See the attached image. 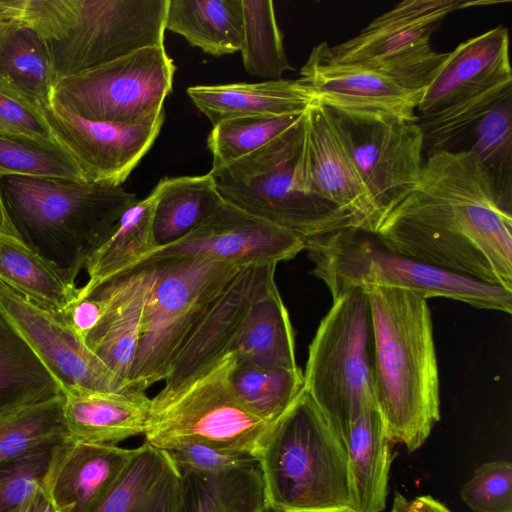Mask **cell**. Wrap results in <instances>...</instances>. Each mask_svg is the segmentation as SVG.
<instances>
[{
  "mask_svg": "<svg viewBox=\"0 0 512 512\" xmlns=\"http://www.w3.org/2000/svg\"><path fill=\"white\" fill-rule=\"evenodd\" d=\"M312 274L332 299L354 288L394 287L426 299L444 297L475 308L512 312V291L471 280L393 252L371 233L347 228L305 241Z\"/></svg>",
  "mask_w": 512,
  "mask_h": 512,
  "instance_id": "obj_6",
  "label": "cell"
},
{
  "mask_svg": "<svg viewBox=\"0 0 512 512\" xmlns=\"http://www.w3.org/2000/svg\"><path fill=\"white\" fill-rule=\"evenodd\" d=\"M9 175L85 182L74 159L58 142L0 131V177Z\"/></svg>",
  "mask_w": 512,
  "mask_h": 512,
  "instance_id": "obj_39",
  "label": "cell"
},
{
  "mask_svg": "<svg viewBox=\"0 0 512 512\" xmlns=\"http://www.w3.org/2000/svg\"><path fill=\"white\" fill-rule=\"evenodd\" d=\"M299 80L317 101L342 117L357 121L391 118L417 120L422 91H412L361 65L335 61L329 45L315 46L300 70Z\"/></svg>",
  "mask_w": 512,
  "mask_h": 512,
  "instance_id": "obj_16",
  "label": "cell"
},
{
  "mask_svg": "<svg viewBox=\"0 0 512 512\" xmlns=\"http://www.w3.org/2000/svg\"><path fill=\"white\" fill-rule=\"evenodd\" d=\"M181 473L177 512H263V483L258 466L218 475Z\"/></svg>",
  "mask_w": 512,
  "mask_h": 512,
  "instance_id": "obj_32",
  "label": "cell"
},
{
  "mask_svg": "<svg viewBox=\"0 0 512 512\" xmlns=\"http://www.w3.org/2000/svg\"><path fill=\"white\" fill-rule=\"evenodd\" d=\"M304 249L302 238L224 200L194 230L156 248L144 261L207 257L256 266L291 260Z\"/></svg>",
  "mask_w": 512,
  "mask_h": 512,
  "instance_id": "obj_14",
  "label": "cell"
},
{
  "mask_svg": "<svg viewBox=\"0 0 512 512\" xmlns=\"http://www.w3.org/2000/svg\"><path fill=\"white\" fill-rule=\"evenodd\" d=\"M159 191L155 187L144 199L137 200L121 216L107 239L86 262V284L78 288L82 298L104 282L143 262L156 248L153 214Z\"/></svg>",
  "mask_w": 512,
  "mask_h": 512,
  "instance_id": "obj_27",
  "label": "cell"
},
{
  "mask_svg": "<svg viewBox=\"0 0 512 512\" xmlns=\"http://www.w3.org/2000/svg\"><path fill=\"white\" fill-rule=\"evenodd\" d=\"M0 282L57 314L78 293L77 287L68 285L36 252L11 234L0 235Z\"/></svg>",
  "mask_w": 512,
  "mask_h": 512,
  "instance_id": "obj_33",
  "label": "cell"
},
{
  "mask_svg": "<svg viewBox=\"0 0 512 512\" xmlns=\"http://www.w3.org/2000/svg\"><path fill=\"white\" fill-rule=\"evenodd\" d=\"M151 398L144 391L63 394L68 438L83 443L117 445L144 434Z\"/></svg>",
  "mask_w": 512,
  "mask_h": 512,
  "instance_id": "obj_23",
  "label": "cell"
},
{
  "mask_svg": "<svg viewBox=\"0 0 512 512\" xmlns=\"http://www.w3.org/2000/svg\"><path fill=\"white\" fill-rule=\"evenodd\" d=\"M512 95V78H506L466 93L438 111L418 116L429 153L449 146L471 132L493 106Z\"/></svg>",
  "mask_w": 512,
  "mask_h": 512,
  "instance_id": "obj_37",
  "label": "cell"
},
{
  "mask_svg": "<svg viewBox=\"0 0 512 512\" xmlns=\"http://www.w3.org/2000/svg\"><path fill=\"white\" fill-rule=\"evenodd\" d=\"M0 191L15 235L72 287L138 200L121 186L62 178L3 176Z\"/></svg>",
  "mask_w": 512,
  "mask_h": 512,
  "instance_id": "obj_3",
  "label": "cell"
},
{
  "mask_svg": "<svg viewBox=\"0 0 512 512\" xmlns=\"http://www.w3.org/2000/svg\"><path fill=\"white\" fill-rule=\"evenodd\" d=\"M438 25L429 22L365 27L357 36L329 46V52L337 62L364 66L406 89L424 92L448 56L430 45Z\"/></svg>",
  "mask_w": 512,
  "mask_h": 512,
  "instance_id": "obj_18",
  "label": "cell"
},
{
  "mask_svg": "<svg viewBox=\"0 0 512 512\" xmlns=\"http://www.w3.org/2000/svg\"><path fill=\"white\" fill-rule=\"evenodd\" d=\"M377 409L391 443L419 449L440 420L439 370L427 299L411 290L370 286Z\"/></svg>",
  "mask_w": 512,
  "mask_h": 512,
  "instance_id": "obj_2",
  "label": "cell"
},
{
  "mask_svg": "<svg viewBox=\"0 0 512 512\" xmlns=\"http://www.w3.org/2000/svg\"><path fill=\"white\" fill-rule=\"evenodd\" d=\"M276 267L247 266L230 281L183 346L164 388L186 382L233 351L255 299Z\"/></svg>",
  "mask_w": 512,
  "mask_h": 512,
  "instance_id": "obj_19",
  "label": "cell"
},
{
  "mask_svg": "<svg viewBox=\"0 0 512 512\" xmlns=\"http://www.w3.org/2000/svg\"><path fill=\"white\" fill-rule=\"evenodd\" d=\"M181 473L167 451L146 442L91 512H177Z\"/></svg>",
  "mask_w": 512,
  "mask_h": 512,
  "instance_id": "obj_25",
  "label": "cell"
},
{
  "mask_svg": "<svg viewBox=\"0 0 512 512\" xmlns=\"http://www.w3.org/2000/svg\"><path fill=\"white\" fill-rule=\"evenodd\" d=\"M0 315L25 341L64 395L133 389L57 313L0 282Z\"/></svg>",
  "mask_w": 512,
  "mask_h": 512,
  "instance_id": "obj_12",
  "label": "cell"
},
{
  "mask_svg": "<svg viewBox=\"0 0 512 512\" xmlns=\"http://www.w3.org/2000/svg\"><path fill=\"white\" fill-rule=\"evenodd\" d=\"M15 512H57V510L42 490L24 502Z\"/></svg>",
  "mask_w": 512,
  "mask_h": 512,
  "instance_id": "obj_48",
  "label": "cell"
},
{
  "mask_svg": "<svg viewBox=\"0 0 512 512\" xmlns=\"http://www.w3.org/2000/svg\"><path fill=\"white\" fill-rule=\"evenodd\" d=\"M136 451L66 438L51 448L43 491L57 512H91Z\"/></svg>",
  "mask_w": 512,
  "mask_h": 512,
  "instance_id": "obj_21",
  "label": "cell"
},
{
  "mask_svg": "<svg viewBox=\"0 0 512 512\" xmlns=\"http://www.w3.org/2000/svg\"><path fill=\"white\" fill-rule=\"evenodd\" d=\"M168 0H27L22 20L44 40L56 81L164 45Z\"/></svg>",
  "mask_w": 512,
  "mask_h": 512,
  "instance_id": "obj_5",
  "label": "cell"
},
{
  "mask_svg": "<svg viewBox=\"0 0 512 512\" xmlns=\"http://www.w3.org/2000/svg\"><path fill=\"white\" fill-rule=\"evenodd\" d=\"M165 29L220 57L241 50L242 0H168Z\"/></svg>",
  "mask_w": 512,
  "mask_h": 512,
  "instance_id": "obj_30",
  "label": "cell"
},
{
  "mask_svg": "<svg viewBox=\"0 0 512 512\" xmlns=\"http://www.w3.org/2000/svg\"><path fill=\"white\" fill-rule=\"evenodd\" d=\"M258 468L271 512H356L346 444L304 387L272 425Z\"/></svg>",
  "mask_w": 512,
  "mask_h": 512,
  "instance_id": "obj_4",
  "label": "cell"
},
{
  "mask_svg": "<svg viewBox=\"0 0 512 512\" xmlns=\"http://www.w3.org/2000/svg\"><path fill=\"white\" fill-rule=\"evenodd\" d=\"M52 447L40 448L0 464V512H15L43 490V478Z\"/></svg>",
  "mask_w": 512,
  "mask_h": 512,
  "instance_id": "obj_42",
  "label": "cell"
},
{
  "mask_svg": "<svg viewBox=\"0 0 512 512\" xmlns=\"http://www.w3.org/2000/svg\"><path fill=\"white\" fill-rule=\"evenodd\" d=\"M142 263L152 264L155 273L129 384L145 392L166 379L214 301L247 266L207 257Z\"/></svg>",
  "mask_w": 512,
  "mask_h": 512,
  "instance_id": "obj_10",
  "label": "cell"
},
{
  "mask_svg": "<svg viewBox=\"0 0 512 512\" xmlns=\"http://www.w3.org/2000/svg\"><path fill=\"white\" fill-rule=\"evenodd\" d=\"M243 42L241 47L245 70L269 80L282 79L284 72L293 70L283 46L273 2L242 0Z\"/></svg>",
  "mask_w": 512,
  "mask_h": 512,
  "instance_id": "obj_38",
  "label": "cell"
},
{
  "mask_svg": "<svg viewBox=\"0 0 512 512\" xmlns=\"http://www.w3.org/2000/svg\"><path fill=\"white\" fill-rule=\"evenodd\" d=\"M187 94L213 126L232 118L298 114L316 100L299 79L190 86Z\"/></svg>",
  "mask_w": 512,
  "mask_h": 512,
  "instance_id": "obj_24",
  "label": "cell"
},
{
  "mask_svg": "<svg viewBox=\"0 0 512 512\" xmlns=\"http://www.w3.org/2000/svg\"><path fill=\"white\" fill-rule=\"evenodd\" d=\"M390 512H452L442 502L430 495L408 499L398 491L394 493Z\"/></svg>",
  "mask_w": 512,
  "mask_h": 512,
  "instance_id": "obj_47",
  "label": "cell"
},
{
  "mask_svg": "<svg viewBox=\"0 0 512 512\" xmlns=\"http://www.w3.org/2000/svg\"><path fill=\"white\" fill-rule=\"evenodd\" d=\"M237 399L254 415L273 424L304 387L300 368H268L236 363L230 373Z\"/></svg>",
  "mask_w": 512,
  "mask_h": 512,
  "instance_id": "obj_36",
  "label": "cell"
},
{
  "mask_svg": "<svg viewBox=\"0 0 512 512\" xmlns=\"http://www.w3.org/2000/svg\"><path fill=\"white\" fill-rule=\"evenodd\" d=\"M104 311L100 299L88 296L75 299L59 314L67 324L83 339L97 326Z\"/></svg>",
  "mask_w": 512,
  "mask_h": 512,
  "instance_id": "obj_46",
  "label": "cell"
},
{
  "mask_svg": "<svg viewBox=\"0 0 512 512\" xmlns=\"http://www.w3.org/2000/svg\"><path fill=\"white\" fill-rule=\"evenodd\" d=\"M175 70L164 45L146 47L59 80L52 100L90 121L152 122L165 114Z\"/></svg>",
  "mask_w": 512,
  "mask_h": 512,
  "instance_id": "obj_11",
  "label": "cell"
},
{
  "mask_svg": "<svg viewBox=\"0 0 512 512\" xmlns=\"http://www.w3.org/2000/svg\"><path fill=\"white\" fill-rule=\"evenodd\" d=\"M27 0H0V23L20 20L24 16Z\"/></svg>",
  "mask_w": 512,
  "mask_h": 512,
  "instance_id": "obj_49",
  "label": "cell"
},
{
  "mask_svg": "<svg viewBox=\"0 0 512 512\" xmlns=\"http://www.w3.org/2000/svg\"><path fill=\"white\" fill-rule=\"evenodd\" d=\"M68 438L63 394L0 413V464Z\"/></svg>",
  "mask_w": 512,
  "mask_h": 512,
  "instance_id": "obj_35",
  "label": "cell"
},
{
  "mask_svg": "<svg viewBox=\"0 0 512 512\" xmlns=\"http://www.w3.org/2000/svg\"><path fill=\"white\" fill-rule=\"evenodd\" d=\"M305 114L255 115L224 120L213 126L207 138L212 167L225 165L270 142Z\"/></svg>",
  "mask_w": 512,
  "mask_h": 512,
  "instance_id": "obj_40",
  "label": "cell"
},
{
  "mask_svg": "<svg viewBox=\"0 0 512 512\" xmlns=\"http://www.w3.org/2000/svg\"><path fill=\"white\" fill-rule=\"evenodd\" d=\"M0 131L56 141L42 107L2 85H0Z\"/></svg>",
  "mask_w": 512,
  "mask_h": 512,
  "instance_id": "obj_45",
  "label": "cell"
},
{
  "mask_svg": "<svg viewBox=\"0 0 512 512\" xmlns=\"http://www.w3.org/2000/svg\"><path fill=\"white\" fill-rule=\"evenodd\" d=\"M303 378L304 390L344 442L355 421L377 408L372 323L364 288L333 299L309 345Z\"/></svg>",
  "mask_w": 512,
  "mask_h": 512,
  "instance_id": "obj_8",
  "label": "cell"
},
{
  "mask_svg": "<svg viewBox=\"0 0 512 512\" xmlns=\"http://www.w3.org/2000/svg\"><path fill=\"white\" fill-rule=\"evenodd\" d=\"M303 123L304 116L253 152L212 167L209 173L219 194L240 210L304 241L342 229H360L352 215L299 187L296 164Z\"/></svg>",
  "mask_w": 512,
  "mask_h": 512,
  "instance_id": "obj_7",
  "label": "cell"
},
{
  "mask_svg": "<svg viewBox=\"0 0 512 512\" xmlns=\"http://www.w3.org/2000/svg\"><path fill=\"white\" fill-rule=\"evenodd\" d=\"M0 179H1V177H0ZM2 234L15 235L14 230H13V228L9 222V219L7 217L6 210H5L2 196H1V191H0V235H2Z\"/></svg>",
  "mask_w": 512,
  "mask_h": 512,
  "instance_id": "obj_50",
  "label": "cell"
},
{
  "mask_svg": "<svg viewBox=\"0 0 512 512\" xmlns=\"http://www.w3.org/2000/svg\"><path fill=\"white\" fill-rule=\"evenodd\" d=\"M153 214V234L158 247L186 236L224 201L210 173L163 178Z\"/></svg>",
  "mask_w": 512,
  "mask_h": 512,
  "instance_id": "obj_31",
  "label": "cell"
},
{
  "mask_svg": "<svg viewBox=\"0 0 512 512\" xmlns=\"http://www.w3.org/2000/svg\"><path fill=\"white\" fill-rule=\"evenodd\" d=\"M473 512H512V464L497 460L480 465L461 488Z\"/></svg>",
  "mask_w": 512,
  "mask_h": 512,
  "instance_id": "obj_43",
  "label": "cell"
},
{
  "mask_svg": "<svg viewBox=\"0 0 512 512\" xmlns=\"http://www.w3.org/2000/svg\"><path fill=\"white\" fill-rule=\"evenodd\" d=\"M62 394L43 363L0 315V413Z\"/></svg>",
  "mask_w": 512,
  "mask_h": 512,
  "instance_id": "obj_34",
  "label": "cell"
},
{
  "mask_svg": "<svg viewBox=\"0 0 512 512\" xmlns=\"http://www.w3.org/2000/svg\"><path fill=\"white\" fill-rule=\"evenodd\" d=\"M180 472L218 475L258 466L256 457L204 444H189L168 451Z\"/></svg>",
  "mask_w": 512,
  "mask_h": 512,
  "instance_id": "obj_44",
  "label": "cell"
},
{
  "mask_svg": "<svg viewBox=\"0 0 512 512\" xmlns=\"http://www.w3.org/2000/svg\"><path fill=\"white\" fill-rule=\"evenodd\" d=\"M54 139L70 154L85 182L121 186L155 142L165 114L121 124L84 119L53 100L42 107Z\"/></svg>",
  "mask_w": 512,
  "mask_h": 512,
  "instance_id": "obj_15",
  "label": "cell"
},
{
  "mask_svg": "<svg viewBox=\"0 0 512 512\" xmlns=\"http://www.w3.org/2000/svg\"><path fill=\"white\" fill-rule=\"evenodd\" d=\"M356 512H382L386 507L391 449L377 408L366 410L345 441Z\"/></svg>",
  "mask_w": 512,
  "mask_h": 512,
  "instance_id": "obj_28",
  "label": "cell"
},
{
  "mask_svg": "<svg viewBox=\"0 0 512 512\" xmlns=\"http://www.w3.org/2000/svg\"><path fill=\"white\" fill-rule=\"evenodd\" d=\"M232 352L236 363L299 368L292 324L275 275L268 279L255 299Z\"/></svg>",
  "mask_w": 512,
  "mask_h": 512,
  "instance_id": "obj_26",
  "label": "cell"
},
{
  "mask_svg": "<svg viewBox=\"0 0 512 512\" xmlns=\"http://www.w3.org/2000/svg\"><path fill=\"white\" fill-rule=\"evenodd\" d=\"M263 512H271V511H270V510H268V509H265Z\"/></svg>",
  "mask_w": 512,
  "mask_h": 512,
  "instance_id": "obj_51",
  "label": "cell"
},
{
  "mask_svg": "<svg viewBox=\"0 0 512 512\" xmlns=\"http://www.w3.org/2000/svg\"><path fill=\"white\" fill-rule=\"evenodd\" d=\"M296 173L299 187L352 215L370 232L377 206L344 140L337 115L315 100L305 111Z\"/></svg>",
  "mask_w": 512,
  "mask_h": 512,
  "instance_id": "obj_13",
  "label": "cell"
},
{
  "mask_svg": "<svg viewBox=\"0 0 512 512\" xmlns=\"http://www.w3.org/2000/svg\"><path fill=\"white\" fill-rule=\"evenodd\" d=\"M154 273L155 267L152 264L140 263L84 296L96 297L104 306L99 323L85 337L84 342L129 386Z\"/></svg>",
  "mask_w": 512,
  "mask_h": 512,
  "instance_id": "obj_20",
  "label": "cell"
},
{
  "mask_svg": "<svg viewBox=\"0 0 512 512\" xmlns=\"http://www.w3.org/2000/svg\"><path fill=\"white\" fill-rule=\"evenodd\" d=\"M335 114L379 215L417 184L425 161L423 131L417 120L357 121Z\"/></svg>",
  "mask_w": 512,
  "mask_h": 512,
  "instance_id": "obj_17",
  "label": "cell"
},
{
  "mask_svg": "<svg viewBox=\"0 0 512 512\" xmlns=\"http://www.w3.org/2000/svg\"><path fill=\"white\" fill-rule=\"evenodd\" d=\"M512 78L509 33L502 25L459 44L424 90L418 116L430 115L458 97L485 85Z\"/></svg>",
  "mask_w": 512,
  "mask_h": 512,
  "instance_id": "obj_22",
  "label": "cell"
},
{
  "mask_svg": "<svg viewBox=\"0 0 512 512\" xmlns=\"http://www.w3.org/2000/svg\"><path fill=\"white\" fill-rule=\"evenodd\" d=\"M472 131L475 141L469 150L488 171L501 196L511 202L512 95L484 114Z\"/></svg>",
  "mask_w": 512,
  "mask_h": 512,
  "instance_id": "obj_41",
  "label": "cell"
},
{
  "mask_svg": "<svg viewBox=\"0 0 512 512\" xmlns=\"http://www.w3.org/2000/svg\"><path fill=\"white\" fill-rule=\"evenodd\" d=\"M56 83L38 32L22 19L0 23V85L44 107L51 103Z\"/></svg>",
  "mask_w": 512,
  "mask_h": 512,
  "instance_id": "obj_29",
  "label": "cell"
},
{
  "mask_svg": "<svg viewBox=\"0 0 512 512\" xmlns=\"http://www.w3.org/2000/svg\"><path fill=\"white\" fill-rule=\"evenodd\" d=\"M230 352L186 382L151 398L144 442L164 451L204 444L257 458L274 424L251 413L235 396Z\"/></svg>",
  "mask_w": 512,
  "mask_h": 512,
  "instance_id": "obj_9",
  "label": "cell"
},
{
  "mask_svg": "<svg viewBox=\"0 0 512 512\" xmlns=\"http://www.w3.org/2000/svg\"><path fill=\"white\" fill-rule=\"evenodd\" d=\"M369 233L393 252L512 291L511 202L469 149L428 153L415 187Z\"/></svg>",
  "mask_w": 512,
  "mask_h": 512,
  "instance_id": "obj_1",
  "label": "cell"
}]
</instances>
